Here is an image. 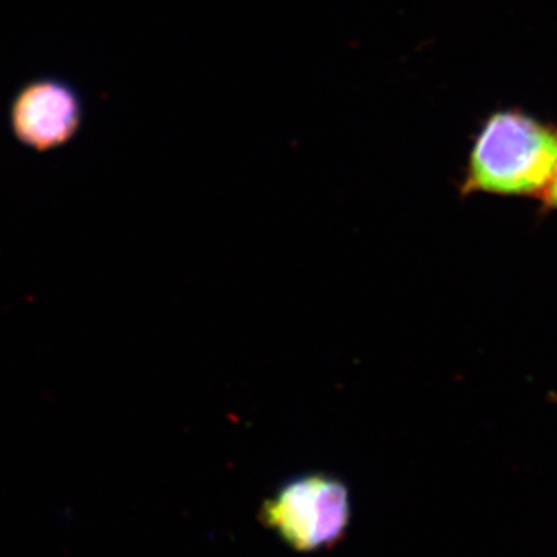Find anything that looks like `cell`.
I'll return each instance as SVG.
<instances>
[{
  "instance_id": "6da1fadb",
  "label": "cell",
  "mask_w": 557,
  "mask_h": 557,
  "mask_svg": "<svg viewBox=\"0 0 557 557\" xmlns=\"http://www.w3.org/2000/svg\"><path fill=\"white\" fill-rule=\"evenodd\" d=\"M557 164V131L522 110L487 115L472 138L460 196L536 197L541 200Z\"/></svg>"
},
{
  "instance_id": "277c9868",
  "label": "cell",
  "mask_w": 557,
  "mask_h": 557,
  "mask_svg": "<svg viewBox=\"0 0 557 557\" xmlns=\"http://www.w3.org/2000/svg\"><path fill=\"white\" fill-rule=\"evenodd\" d=\"M542 209L544 211H557V164L555 175H553L552 183H549L547 190L542 196Z\"/></svg>"
},
{
  "instance_id": "7a4b0ae2",
  "label": "cell",
  "mask_w": 557,
  "mask_h": 557,
  "mask_svg": "<svg viewBox=\"0 0 557 557\" xmlns=\"http://www.w3.org/2000/svg\"><path fill=\"white\" fill-rule=\"evenodd\" d=\"M260 520L296 552L333 547L350 525V491L343 480L325 472L296 475L263 502Z\"/></svg>"
},
{
  "instance_id": "3957f363",
  "label": "cell",
  "mask_w": 557,
  "mask_h": 557,
  "mask_svg": "<svg viewBox=\"0 0 557 557\" xmlns=\"http://www.w3.org/2000/svg\"><path fill=\"white\" fill-rule=\"evenodd\" d=\"M83 121L78 91L65 81H32L16 95L11 127L22 145L35 150L61 148L75 137Z\"/></svg>"
}]
</instances>
